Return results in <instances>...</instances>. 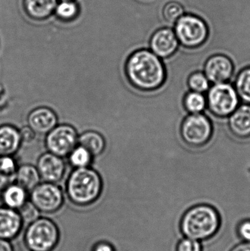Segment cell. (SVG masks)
I'll use <instances>...</instances> for the list:
<instances>
[{"label": "cell", "instance_id": "6", "mask_svg": "<svg viewBox=\"0 0 250 251\" xmlns=\"http://www.w3.org/2000/svg\"><path fill=\"white\" fill-rule=\"evenodd\" d=\"M179 44L187 49H196L206 41L208 29L205 22L195 15L182 16L175 26Z\"/></svg>", "mask_w": 250, "mask_h": 251}, {"label": "cell", "instance_id": "2", "mask_svg": "<svg viewBox=\"0 0 250 251\" xmlns=\"http://www.w3.org/2000/svg\"><path fill=\"white\" fill-rule=\"evenodd\" d=\"M221 226V217L214 206L198 204L189 208L182 216L180 230L183 237L198 241L214 237Z\"/></svg>", "mask_w": 250, "mask_h": 251}, {"label": "cell", "instance_id": "18", "mask_svg": "<svg viewBox=\"0 0 250 251\" xmlns=\"http://www.w3.org/2000/svg\"><path fill=\"white\" fill-rule=\"evenodd\" d=\"M28 193L22 186L14 183L2 190L1 201L4 206L18 211L29 200Z\"/></svg>", "mask_w": 250, "mask_h": 251}, {"label": "cell", "instance_id": "9", "mask_svg": "<svg viewBox=\"0 0 250 251\" xmlns=\"http://www.w3.org/2000/svg\"><path fill=\"white\" fill-rule=\"evenodd\" d=\"M79 135L74 127L68 125H57L46 134L45 146L48 152L65 157L78 145Z\"/></svg>", "mask_w": 250, "mask_h": 251}, {"label": "cell", "instance_id": "4", "mask_svg": "<svg viewBox=\"0 0 250 251\" xmlns=\"http://www.w3.org/2000/svg\"><path fill=\"white\" fill-rule=\"evenodd\" d=\"M60 238V230L54 221L38 218L26 228L23 243L29 251H53L58 246Z\"/></svg>", "mask_w": 250, "mask_h": 251}, {"label": "cell", "instance_id": "25", "mask_svg": "<svg viewBox=\"0 0 250 251\" xmlns=\"http://www.w3.org/2000/svg\"><path fill=\"white\" fill-rule=\"evenodd\" d=\"M55 13L62 21L70 22L77 17L79 7L74 1H62L60 4H57Z\"/></svg>", "mask_w": 250, "mask_h": 251}, {"label": "cell", "instance_id": "19", "mask_svg": "<svg viewBox=\"0 0 250 251\" xmlns=\"http://www.w3.org/2000/svg\"><path fill=\"white\" fill-rule=\"evenodd\" d=\"M78 145L86 149L93 156H98L105 150L106 141L98 131H87L79 136Z\"/></svg>", "mask_w": 250, "mask_h": 251}, {"label": "cell", "instance_id": "21", "mask_svg": "<svg viewBox=\"0 0 250 251\" xmlns=\"http://www.w3.org/2000/svg\"><path fill=\"white\" fill-rule=\"evenodd\" d=\"M17 164L12 156H0V190L16 183Z\"/></svg>", "mask_w": 250, "mask_h": 251}, {"label": "cell", "instance_id": "24", "mask_svg": "<svg viewBox=\"0 0 250 251\" xmlns=\"http://www.w3.org/2000/svg\"><path fill=\"white\" fill-rule=\"evenodd\" d=\"M68 156L70 165L75 168L89 167L93 158L86 149L79 145H77Z\"/></svg>", "mask_w": 250, "mask_h": 251}, {"label": "cell", "instance_id": "1", "mask_svg": "<svg viewBox=\"0 0 250 251\" xmlns=\"http://www.w3.org/2000/svg\"><path fill=\"white\" fill-rule=\"evenodd\" d=\"M125 72L129 83L144 92L159 89L167 78L165 66L161 58L148 50L132 53L126 60Z\"/></svg>", "mask_w": 250, "mask_h": 251}, {"label": "cell", "instance_id": "13", "mask_svg": "<svg viewBox=\"0 0 250 251\" xmlns=\"http://www.w3.org/2000/svg\"><path fill=\"white\" fill-rule=\"evenodd\" d=\"M57 115L51 109L40 107L34 109L27 117L28 126L36 134H47L57 125Z\"/></svg>", "mask_w": 250, "mask_h": 251}, {"label": "cell", "instance_id": "5", "mask_svg": "<svg viewBox=\"0 0 250 251\" xmlns=\"http://www.w3.org/2000/svg\"><path fill=\"white\" fill-rule=\"evenodd\" d=\"M207 107L213 116L228 118L239 106V95L234 85L228 82L214 84L207 91Z\"/></svg>", "mask_w": 250, "mask_h": 251}, {"label": "cell", "instance_id": "12", "mask_svg": "<svg viewBox=\"0 0 250 251\" xmlns=\"http://www.w3.org/2000/svg\"><path fill=\"white\" fill-rule=\"evenodd\" d=\"M179 47V41L174 31L170 28H162L154 32L150 41V48L161 59H167L174 55Z\"/></svg>", "mask_w": 250, "mask_h": 251}, {"label": "cell", "instance_id": "28", "mask_svg": "<svg viewBox=\"0 0 250 251\" xmlns=\"http://www.w3.org/2000/svg\"><path fill=\"white\" fill-rule=\"evenodd\" d=\"M18 211L22 216L23 223L25 221L31 223L39 218V211L31 203L29 200Z\"/></svg>", "mask_w": 250, "mask_h": 251}, {"label": "cell", "instance_id": "30", "mask_svg": "<svg viewBox=\"0 0 250 251\" xmlns=\"http://www.w3.org/2000/svg\"><path fill=\"white\" fill-rule=\"evenodd\" d=\"M238 237L243 242L250 243V219L242 220L236 228Z\"/></svg>", "mask_w": 250, "mask_h": 251}, {"label": "cell", "instance_id": "35", "mask_svg": "<svg viewBox=\"0 0 250 251\" xmlns=\"http://www.w3.org/2000/svg\"><path fill=\"white\" fill-rule=\"evenodd\" d=\"M61 1H73V0H61Z\"/></svg>", "mask_w": 250, "mask_h": 251}, {"label": "cell", "instance_id": "15", "mask_svg": "<svg viewBox=\"0 0 250 251\" xmlns=\"http://www.w3.org/2000/svg\"><path fill=\"white\" fill-rule=\"evenodd\" d=\"M227 119V126L233 135L239 139L250 137V104L239 105Z\"/></svg>", "mask_w": 250, "mask_h": 251}, {"label": "cell", "instance_id": "7", "mask_svg": "<svg viewBox=\"0 0 250 251\" xmlns=\"http://www.w3.org/2000/svg\"><path fill=\"white\" fill-rule=\"evenodd\" d=\"M181 136L190 147L201 148L211 140L213 126L211 121L203 113L189 114L181 125Z\"/></svg>", "mask_w": 250, "mask_h": 251}, {"label": "cell", "instance_id": "26", "mask_svg": "<svg viewBox=\"0 0 250 251\" xmlns=\"http://www.w3.org/2000/svg\"><path fill=\"white\" fill-rule=\"evenodd\" d=\"M210 81L204 72H196L191 74L188 78L187 85L190 91L205 94L210 88Z\"/></svg>", "mask_w": 250, "mask_h": 251}, {"label": "cell", "instance_id": "20", "mask_svg": "<svg viewBox=\"0 0 250 251\" xmlns=\"http://www.w3.org/2000/svg\"><path fill=\"white\" fill-rule=\"evenodd\" d=\"M41 176L36 167L23 165L18 167L16 183L22 186L26 191L30 192L41 183Z\"/></svg>", "mask_w": 250, "mask_h": 251}, {"label": "cell", "instance_id": "14", "mask_svg": "<svg viewBox=\"0 0 250 251\" xmlns=\"http://www.w3.org/2000/svg\"><path fill=\"white\" fill-rule=\"evenodd\" d=\"M24 223L19 211L7 206L0 207V239L11 240L22 231Z\"/></svg>", "mask_w": 250, "mask_h": 251}, {"label": "cell", "instance_id": "16", "mask_svg": "<svg viewBox=\"0 0 250 251\" xmlns=\"http://www.w3.org/2000/svg\"><path fill=\"white\" fill-rule=\"evenodd\" d=\"M20 131L10 125L0 126V156H13L22 145Z\"/></svg>", "mask_w": 250, "mask_h": 251}, {"label": "cell", "instance_id": "11", "mask_svg": "<svg viewBox=\"0 0 250 251\" xmlns=\"http://www.w3.org/2000/svg\"><path fill=\"white\" fill-rule=\"evenodd\" d=\"M37 169L41 180L45 182H60L66 174V163L61 156L47 152L40 156L37 162Z\"/></svg>", "mask_w": 250, "mask_h": 251}, {"label": "cell", "instance_id": "32", "mask_svg": "<svg viewBox=\"0 0 250 251\" xmlns=\"http://www.w3.org/2000/svg\"><path fill=\"white\" fill-rule=\"evenodd\" d=\"M92 251H114V248L107 242H100L94 246Z\"/></svg>", "mask_w": 250, "mask_h": 251}, {"label": "cell", "instance_id": "34", "mask_svg": "<svg viewBox=\"0 0 250 251\" xmlns=\"http://www.w3.org/2000/svg\"><path fill=\"white\" fill-rule=\"evenodd\" d=\"M230 251H250V243L242 242L234 246Z\"/></svg>", "mask_w": 250, "mask_h": 251}, {"label": "cell", "instance_id": "33", "mask_svg": "<svg viewBox=\"0 0 250 251\" xmlns=\"http://www.w3.org/2000/svg\"><path fill=\"white\" fill-rule=\"evenodd\" d=\"M0 251H14L10 240L0 239Z\"/></svg>", "mask_w": 250, "mask_h": 251}, {"label": "cell", "instance_id": "22", "mask_svg": "<svg viewBox=\"0 0 250 251\" xmlns=\"http://www.w3.org/2000/svg\"><path fill=\"white\" fill-rule=\"evenodd\" d=\"M183 104L189 114L202 113L207 107L206 97L204 94L189 91L184 96Z\"/></svg>", "mask_w": 250, "mask_h": 251}, {"label": "cell", "instance_id": "17", "mask_svg": "<svg viewBox=\"0 0 250 251\" xmlns=\"http://www.w3.org/2000/svg\"><path fill=\"white\" fill-rule=\"evenodd\" d=\"M57 5V0H23L26 14L35 20H44L49 17Z\"/></svg>", "mask_w": 250, "mask_h": 251}, {"label": "cell", "instance_id": "10", "mask_svg": "<svg viewBox=\"0 0 250 251\" xmlns=\"http://www.w3.org/2000/svg\"><path fill=\"white\" fill-rule=\"evenodd\" d=\"M204 72L211 83L228 82L234 72V65L231 59L224 54L210 57L204 65Z\"/></svg>", "mask_w": 250, "mask_h": 251}, {"label": "cell", "instance_id": "23", "mask_svg": "<svg viewBox=\"0 0 250 251\" xmlns=\"http://www.w3.org/2000/svg\"><path fill=\"white\" fill-rule=\"evenodd\" d=\"M234 87L240 100L250 104V66L239 72Z\"/></svg>", "mask_w": 250, "mask_h": 251}, {"label": "cell", "instance_id": "8", "mask_svg": "<svg viewBox=\"0 0 250 251\" xmlns=\"http://www.w3.org/2000/svg\"><path fill=\"white\" fill-rule=\"evenodd\" d=\"M29 193V201L41 213H55L64 203L63 190L55 183H40Z\"/></svg>", "mask_w": 250, "mask_h": 251}, {"label": "cell", "instance_id": "3", "mask_svg": "<svg viewBox=\"0 0 250 251\" xmlns=\"http://www.w3.org/2000/svg\"><path fill=\"white\" fill-rule=\"evenodd\" d=\"M103 190V181L100 174L90 167L75 168L66 184V193L69 201L79 206L95 203Z\"/></svg>", "mask_w": 250, "mask_h": 251}, {"label": "cell", "instance_id": "29", "mask_svg": "<svg viewBox=\"0 0 250 251\" xmlns=\"http://www.w3.org/2000/svg\"><path fill=\"white\" fill-rule=\"evenodd\" d=\"M176 251H203V247L198 240L184 237L178 243Z\"/></svg>", "mask_w": 250, "mask_h": 251}, {"label": "cell", "instance_id": "27", "mask_svg": "<svg viewBox=\"0 0 250 251\" xmlns=\"http://www.w3.org/2000/svg\"><path fill=\"white\" fill-rule=\"evenodd\" d=\"M163 16L167 22L176 24L177 21L184 14V9L177 1H170L163 8Z\"/></svg>", "mask_w": 250, "mask_h": 251}, {"label": "cell", "instance_id": "31", "mask_svg": "<svg viewBox=\"0 0 250 251\" xmlns=\"http://www.w3.org/2000/svg\"><path fill=\"white\" fill-rule=\"evenodd\" d=\"M21 138L22 143H30L35 139V133L29 126L23 127L20 130Z\"/></svg>", "mask_w": 250, "mask_h": 251}]
</instances>
